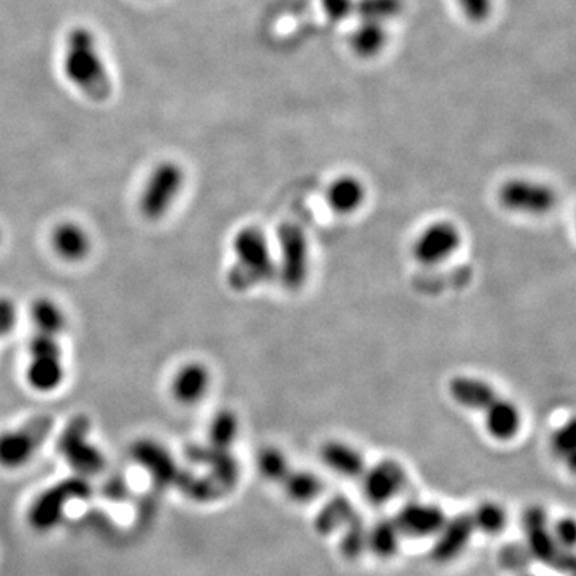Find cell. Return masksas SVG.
<instances>
[{"label":"cell","mask_w":576,"mask_h":576,"mask_svg":"<svg viewBox=\"0 0 576 576\" xmlns=\"http://www.w3.org/2000/svg\"><path fill=\"white\" fill-rule=\"evenodd\" d=\"M404 536L400 533L394 519H381L373 525H368L367 552L381 560H389L397 556Z\"/></svg>","instance_id":"7402d4cb"},{"label":"cell","mask_w":576,"mask_h":576,"mask_svg":"<svg viewBox=\"0 0 576 576\" xmlns=\"http://www.w3.org/2000/svg\"><path fill=\"white\" fill-rule=\"evenodd\" d=\"M32 324L36 333L42 335L60 336L66 328V312L60 304L50 298H39L31 308Z\"/></svg>","instance_id":"d4e9b609"},{"label":"cell","mask_w":576,"mask_h":576,"mask_svg":"<svg viewBox=\"0 0 576 576\" xmlns=\"http://www.w3.org/2000/svg\"><path fill=\"white\" fill-rule=\"evenodd\" d=\"M236 263L228 271V284L234 292H248L271 279L276 272L271 247L263 229L247 226L240 229L232 242Z\"/></svg>","instance_id":"7a4b0ae2"},{"label":"cell","mask_w":576,"mask_h":576,"mask_svg":"<svg viewBox=\"0 0 576 576\" xmlns=\"http://www.w3.org/2000/svg\"><path fill=\"white\" fill-rule=\"evenodd\" d=\"M447 514L439 504L428 501H410L404 504L394 517L400 533L410 540H429L444 527Z\"/></svg>","instance_id":"4fadbf2b"},{"label":"cell","mask_w":576,"mask_h":576,"mask_svg":"<svg viewBox=\"0 0 576 576\" xmlns=\"http://www.w3.org/2000/svg\"><path fill=\"white\" fill-rule=\"evenodd\" d=\"M133 455L138 463L151 472L157 484H172L180 477V471L176 468L172 456L160 445L140 442L133 448Z\"/></svg>","instance_id":"44dd1931"},{"label":"cell","mask_w":576,"mask_h":576,"mask_svg":"<svg viewBox=\"0 0 576 576\" xmlns=\"http://www.w3.org/2000/svg\"><path fill=\"white\" fill-rule=\"evenodd\" d=\"M320 460L325 468L344 479H360L367 468L359 448L343 440H328L327 444L322 445Z\"/></svg>","instance_id":"e0dca14e"},{"label":"cell","mask_w":576,"mask_h":576,"mask_svg":"<svg viewBox=\"0 0 576 576\" xmlns=\"http://www.w3.org/2000/svg\"><path fill=\"white\" fill-rule=\"evenodd\" d=\"M402 8L400 0H359L354 4V10L362 21H375L386 24L391 18H396Z\"/></svg>","instance_id":"f546056e"},{"label":"cell","mask_w":576,"mask_h":576,"mask_svg":"<svg viewBox=\"0 0 576 576\" xmlns=\"http://www.w3.org/2000/svg\"><path fill=\"white\" fill-rule=\"evenodd\" d=\"M279 272L282 284L290 290L303 287L309 272V240L296 224H284L279 229Z\"/></svg>","instance_id":"9c48e42d"},{"label":"cell","mask_w":576,"mask_h":576,"mask_svg":"<svg viewBox=\"0 0 576 576\" xmlns=\"http://www.w3.org/2000/svg\"><path fill=\"white\" fill-rule=\"evenodd\" d=\"M551 530L560 548L572 552L575 548V520L572 517H562L556 524L551 525Z\"/></svg>","instance_id":"d6a6232c"},{"label":"cell","mask_w":576,"mask_h":576,"mask_svg":"<svg viewBox=\"0 0 576 576\" xmlns=\"http://www.w3.org/2000/svg\"><path fill=\"white\" fill-rule=\"evenodd\" d=\"M552 450L560 460L570 464L575 463V424L573 421L562 424L552 436Z\"/></svg>","instance_id":"1f68e13d"},{"label":"cell","mask_w":576,"mask_h":576,"mask_svg":"<svg viewBox=\"0 0 576 576\" xmlns=\"http://www.w3.org/2000/svg\"><path fill=\"white\" fill-rule=\"evenodd\" d=\"M18 322V309L10 298H0V338L10 335Z\"/></svg>","instance_id":"836d02e7"},{"label":"cell","mask_w":576,"mask_h":576,"mask_svg":"<svg viewBox=\"0 0 576 576\" xmlns=\"http://www.w3.org/2000/svg\"><path fill=\"white\" fill-rule=\"evenodd\" d=\"M324 4L325 13H327L333 21H340L346 16L351 15L354 10V2L352 0H322Z\"/></svg>","instance_id":"e575fe53"},{"label":"cell","mask_w":576,"mask_h":576,"mask_svg":"<svg viewBox=\"0 0 576 576\" xmlns=\"http://www.w3.org/2000/svg\"><path fill=\"white\" fill-rule=\"evenodd\" d=\"M237 429H239V424H237L236 416L232 415L231 412H223L220 415H216L212 428H210L212 447L229 450L232 442L236 440Z\"/></svg>","instance_id":"4dcf8cb0"},{"label":"cell","mask_w":576,"mask_h":576,"mask_svg":"<svg viewBox=\"0 0 576 576\" xmlns=\"http://www.w3.org/2000/svg\"><path fill=\"white\" fill-rule=\"evenodd\" d=\"M63 72L68 82L90 100L101 103L111 96V76L90 29L80 26L69 32L64 44Z\"/></svg>","instance_id":"6da1fadb"},{"label":"cell","mask_w":576,"mask_h":576,"mask_svg":"<svg viewBox=\"0 0 576 576\" xmlns=\"http://www.w3.org/2000/svg\"><path fill=\"white\" fill-rule=\"evenodd\" d=\"M52 426L50 416L40 415L15 431L0 434V466L18 469L29 463L40 445L44 444Z\"/></svg>","instance_id":"ba28073f"},{"label":"cell","mask_w":576,"mask_h":576,"mask_svg":"<svg viewBox=\"0 0 576 576\" xmlns=\"http://www.w3.org/2000/svg\"><path fill=\"white\" fill-rule=\"evenodd\" d=\"M359 480L368 503L383 506L391 503L404 490L407 471L399 461L384 458L372 466H367Z\"/></svg>","instance_id":"8fae6325"},{"label":"cell","mask_w":576,"mask_h":576,"mask_svg":"<svg viewBox=\"0 0 576 576\" xmlns=\"http://www.w3.org/2000/svg\"><path fill=\"white\" fill-rule=\"evenodd\" d=\"M480 416L487 436L501 444L516 439L524 424V415L519 405L503 394Z\"/></svg>","instance_id":"9a60e30c"},{"label":"cell","mask_w":576,"mask_h":576,"mask_svg":"<svg viewBox=\"0 0 576 576\" xmlns=\"http://www.w3.org/2000/svg\"><path fill=\"white\" fill-rule=\"evenodd\" d=\"M88 429H90L88 421L79 416L71 421L58 444L61 455L80 476H93L101 471L104 464L100 450L88 442Z\"/></svg>","instance_id":"7c38bea8"},{"label":"cell","mask_w":576,"mask_h":576,"mask_svg":"<svg viewBox=\"0 0 576 576\" xmlns=\"http://www.w3.org/2000/svg\"><path fill=\"white\" fill-rule=\"evenodd\" d=\"M498 204L506 212L522 216H543L557 205V192L549 184L530 178H512L496 192Z\"/></svg>","instance_id":"277c9868"},{"label":"cell","mask_w":576,"mask_h":576,"mask_svg":"<svg viewBox=\"0 0 576 576\" xmlns=\"http://www.w3.org/2000/svg\"><path fill=\"white\" fill-rule=\"evenodd\" d=\"M476 528L472 524L471 514H458L447 517L444 527L440 528L432 540L431 557L436 564H450L468 549L474 538Z\"/></svg>","instance_id":"5bb4252c"},{"label":"cell","mask_w":576,"mask_h":576,"mask_svg":"<svg viewBox=\"0 0 576 576\" xmlns=\"http://www.w3.org/2000/svg\"><path fill=\"white\" fill-rule=\"evenodd\" d=\"M58 336L36 333L29 343V364L26 380L32 389L39 392H52L60 388L66 376L63 351Z\"/></svg>","instance_id":"5b68a950"},{"label":"cell","mask_w":576,"mask_h":576,"mask_svg":"<svg viewBox=\"0 0 576 576\" xmlns=\"http://www.w3.org/2000/svg\"><path fill=\"white\" fill-rule=\"evenodd\" d=\"M186 183L183 167L173 160H164L154 167L144 184L140 210L148 220H160L172 210Z\"/></svg>","instance_id":"3957f363"},{"label":"cell","mask_w":576,"mask_h":576,"mask_svg":"<svg viewBox=\"0 0 576 576\" xmlns=\"http://www.w3.org/2000/svg\"><path fill=\"white\" fill-rule=\"evenodd\" d=\"M212 386L210 370L200 362H189L175 373L172 380V392L180 404H199Z\"/></svg>","instance_id":"d6986e66"},{"label":"cell","mask_w":576,"mask_h":576,"mask_svg":"<svg viewBox=\"0 0 576 576\" xmlns=\"http://www.w3.org/2000/svg\"><path fill=\"white\" fill-rule=\"evenodd\" d=\"M525 576H533V575H525Z\"/></svg>","instance_id":"d590c367"},{"label":"cell","mask_w":576,"mask_h":576,"mask_svg":"<svg viewBox=\"0 0 576 576\" xmlns=\"http://www.w3.org/2000/svg\"><path fill=\"white\" fill-rule=\"evenodd\" d=\"M463 244V234L455 223L437 220L424 226L413 240L412 256L426 268L439 266L450 260Z\"/></svg>","instance_id":"52a82bcc"},{"label":"cell","mask_w":576,"mask_h":576,"mask_svg":"<svg viewBox=\"0 0 576 576\" xmlns=\"http://www.w3.org/2000/svg\"><path fill=\"white\" fill-rule=\"evenodd\" d=\"M471 519L476 532L495 536L504 532V528L508 525V512L500 503L487 500L477 504V508L471 512Z\"/></svg>","instance_id":"4316f807"},{"label":"cell","mask_w":576,"mask_h":576,"mask_svg":"<svg viewBox=\"0 0 576 576\" xmlns=\"http://www.w3.org/2000/svg\"><path fill=\"white\" fill-rule=\"evenodd\" d=\"M52 247L61 260L79 263L90 253L92 240L90 234L80 224L64 221L53 229Z\"/></svg>","instance_id":"ffe728a7"},{"label":"cell","mask_w":576,"mask_h":576,"mask_svg":"<svg viewBox=\"0 0 576 576\" xmlns=\"http://www.w3.org/2000/svg\"><path fill=\"white\" fill-rule=\"evenodd\" d=\"M367 530L362 517L354 516L341 528L340 552L344 559L356 560L367 552Z\"/></svg>","instance_id":"83f0119b"},{"label":"cell","mask_w":576,"mask_h":576,"mask_svg":"<svg viewBox=\"0 0 576 576\" xmlns=\"http://www.w3.org/2000/svg\"><path fill=\"white\" fill-rule=\"evenodd\" d=\"M288 500L295 504H309L316 501L322 493V480L316 472L306 469H290L280 482Z\"/></svg>","instance_id":"603a6c76"},{"label":"cell","mask_w":576,"mask_h":576,"mask_svg":"<svg viewBox=\"0 0 576 576\" xmlns=\"http://www.w3.org/2000/svg\"><path fill=\"white\" fill-rule=\"evenodd\" d=\"M365 199L367 189L357 176H336L325 189V202L335 215H354L362 208Z\"/></svg>","instance_id":"ac0fdd59"},{"label":"cell","mask_w":576,"mask_h":576,"mask_svg":"<svg viewBox=\"0 0 576 576\" xmlns=\"http://www.w3.org/2000/svg\"><path fill=\"white\" fill-rule=\"evenodd\" d=\"M386 39V24L362 21L356 31L352 32L351 47L360 58H373L383 50Z\"/></svg>","instance_id":"484cf974"},{"label":"cell","mask_w":576,"mask_h":576,"mask_svg":"<svg viewBox=\"0 0 576 576\" xmlns=\"http://www.w3.org/2000/svg\"><path fill=\"white\" fill-rule=\"evenodd\" d=\"M88 492L90 488L82 477L66 479L60 484L53 485L32 504L29 522L39 532H47L60 522L64 509L72 500L85 498Z\"/></svg>","instance_id":"30bf717a"},{"label":"cell","mask_w":576,"mask_h":576,"mask_svg":"<svg viewBox=\"0 0 576 576\" xmlns=\"http://www.w3.org/2000/svg\"><path fill=\"white\" fill-rule=\"evenodd\" d=\"M448 394L456 405L479 415L501 396L492 383L480 376L456 375L448 381Z\"/></svg>","instance_id":"2e32d148"},{"label":"cell","mask_w":576,"mask_h":576,"mask_svg":"<svg viewBox=\"0 0 576 576\" xmlns=\"http://www.w3.org/2000/svg\"><path fill=\"white\" fill-rule=\"evenodd\" d=\"M354 516H356V511H354L351 501L346 496H335L317 512L314 528L319 535L324 536L340 533L341 528L348 524Z\"/></svg>","instance_id":"cb8c5ba5"},{"label":"cell","mask_w":576,"mask_h":576,"mask_svg":"<svg viewBox=\"0 0 576 576\" xmlns=\"http://www.w3.org/2000/svg\"><path fill=\"white\" fill-rule=\"evenodd\" d=\"M522 525L527 536L525 541H527L528 552L536 560H540L541 564L549 565V567L559 568V570H572V552L565 551L557 544L556 538L552 535L548 514L541 506L528 508L522 516Z\"/></svg>","instance_id":"8992f818"},{"label":"cell","mask_w":576,"mask_h":576,"mask_svg":"<svg viewBox=\"0 0 576 576\" xmlns=\"http://www.w3.org/2000/svg\"><path fill=\"white\" fill-rule=\"evenodd\" d=\"M256 466H258V471H260L264 479L277 482V484H280L282 479L292 469V466L288 463L287 455L276 447H268L261 450Z\"/></svg>","instance_id":"f1b7e54d"}]
</instances>
